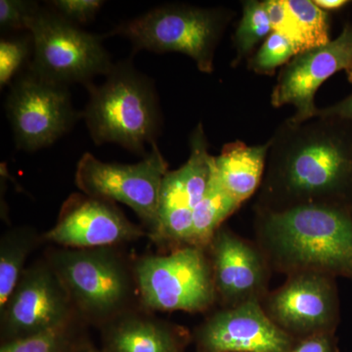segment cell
<instances>
[{"label":"cell","instance_id":"cell-1","mask_svg":"<svg viewBox=\"0 0 352 352\" xmlns=\"http://www.w3.org/2000/svg\"><path fill=\"white\" fill-rule=\"evenodd\" d=\"M268 141L256 210L280 212L314 204L352 207V120L288 119Z\"/></svg>","mask_w":352,"mask_h":352},{"label":"cell","instance_id":"cell-2","mask_svg":"<svg viewBox=\"0 0 352 352\" xmlns=\"http://www.w3.org/2000/svg\"><path fill=\"white\" fill-rule=\"evenodd\" d=\"M256 210V243L271 270L352 280V207L314 204Z\"/></svg>","mask_w":352,"mask_h":352},{"label":"cell","instance_id":"cell-3","mask_svg":"<svg viewBox=\"0 0 352 352\" xmlns=\"http://www.w3.org/2000/svg\"><path fill=\"white\" fill-rule=\"evenodd\" d=\"M89 98L82 113L96 146L113 143L144 157L157 144L163 115L156 87L129 60L115 63L100 85H87Z\"/></svg>","mask_w":352,"mask_h":352},{"label":"cell","instance_id":"cell-4","mask_svg":"<svg viewBox=\"0 0 352 352\" xmlns=\"http://www.w3.org/2000/svg\"><path fill=\"white\" fill-rule=\"evenodd\" d=\"M234 16V11L224 7L164 4L120 23L108 36L129 39L134 52L182 53L201 73L212 74L217 45Z\"/></svg>","mask_w":352,"mask_h":352},{"label":"cell","instance_id":"cell-5","mask_svg":"<svg viewBox=\"0 0 352 352\" xmlns=\"http://www.w3.org/2000/svg\"><path fill=\"white\" fill-rule=\"evenodd\" d=\"M28 32L34 41L28 69L46 80L87 87L95 76H107L115 66L104 47V36L83 31L51 8L39 7Z\"/></svg>","mask_w":352,"mask_h":352},{"label":"cell","instance_id":"cell-6","mask_svg":"<svg viewBox=\"0 0 352 352\" xmlns=\"http://www.w3.org/2000/svg\"><path fill=\"white\" fill-rule=\"evenodd\" d=\"M135 278L146 307L160 311H205L217 300L206 249L183 245L168 254L141 258Z\"/></svg>","mask_w":352,"mask_h":352},{"label":"cell","instance_id":"cell-7","mask_svg":"<svg viewBox=\"0 0 352 352\" xmlns=\"http://www.w3.org/2000/svg\"><path fill=\"white\" fill-rule=\"evenodd\" d=\"M168 162L157 144L133 164L104 163L85 153L76 166V184L87 196L120 201L131 208L156 239L162 185Z\"/></svg>","mask_w":352,"mask_h":352},{"label":"cell","instance_id":"cell-8","mask_svg":"<svg viewBox=\"0 0 352 352\" xmlns=\"http://www.w3.org/2000/svg\"><path fill=\"white\" fill-rule=\"evenodd\" d=\"M6 112L16 147L29 153L54 144L82 117L74 108L68 85L28 69L11 83Z\"/></svg>","mask_w":352,"mask_h":352},{"label":"cell","instance_id":"cell-9","mask_svg":"<svg viewBox=\"0 0 352 352\" xmlns=\"http://www.w3.org/2000/svg\"><path fill=\"white\" fill-rule=\"evenodd\" d=\"M50 265L72 302L90 316H110L131 295L129 273L108 247L64 250L53 254Z\"/></svg>","mask_w":352,"mask_h":352},{"label":"cell","instance_id":"cell-10","mask_svg":"<svg viewBox=\"0 0 352 352\" xmlns=\"http://www.w3.org/2000/svg\"><path fill=\"white\" fill-rule=\"evenodd\" d=\"M261 305L271 320L295 340L335 333L340 322L336 278L322 273L288 275L285 283L270 292Z\"/></svg>","mask_w":352,"mask_h":352},{"label":"cell","instance_id":"cell-11","mask_svg":"<svg viewBox=\"0 0 352 352\" xmlns=\"http://www.w3.org/2000/svg\"><path fill=\"white\" fill-rule=\"evenodd\" d=\"M186 163L164 176L156 238L184 245H190L194 210L207 193L214 173V156L208 151L210 145L201 122L192 131Z\"/></svg>","mask_w":352,"mask_h":352},{"label":"cell","instance_id":"cell-12","mask_svg":"<svg viewBox=\"0 0 352 352\" xmlns=\"http://www.w3.org/2000/svg\"><path fill=\"white\" fill-rule=\"evenodd\" d=\"M352 68V24L346 23L337 38L328 44L307 50L285 65L278 75L271 94L274 108L292 105V122H302L314 118L315 94L326 80L339 72Z\"/></svg>","mask_w":352,"mask_h":352},{"label":"cell","instance_id":"cell-13","mask_svg":"<svg viewBox=\"0 0 352 352\" xmlns=\"http://www.w3.org/2000/svg\"><path fill=\"white\" fill-rule=\"evenodd\" d=\"M71 298L51 265L36 264L25 270L1 311L6 340L65 327Z\"/></svg>","mask_w":352,"mask_h":352},{"label":"cell","instance_id":"cell-14","mask_svg":"<svg viewBox=\"0 0 352 352\" xmlns=\"http://www.w3.org/2000/svg\"><path fill=\"white\" fill-rule=\"evenodd\" d=\"M207 249L215 293L222 307L263 302L270 293L268 283L272 270L256 243L222 226Z\"/></svg>","mask_w":352,"mask_h":352},{"label":"cell","instance_id":"cell-15","mask_svg":"<svg viewBox=\"0 0 352 352\" xmlns=\"http://www.w3.org/2000/svg\"><path fill=\"white\" fill-rule=\"evenodd\" d=\"M196 338L200 352H288L296 340L271 320L261 302L222 307Z\"/></svg>","mask_w":352,"mask_h":352},{"label":"cell","instance_id":"cell-16","mask_svg":"<svg viewBox=\"0 0 352 352\" xmlns=\"http://www.w3.org/2000/svg\"><path fill=\"white\" fill-rule=\"evenodd\" d=\"M112 201L74 196L65 204L56 226L45 234L50 242L75 249H97L145 236Z\"/></svg>","mask_w":352,"mask_h":352},{"label":"cell","instance_id":"cell-17","mask_svg":"<svg viewBox=\"0 0 352 352\" xmlns=\"http://www.w3.org/2000/svg\"><path fill=\"white\" fill-rule=\"evenodd\" d=\"M270 147V141L251 146L237 140L227 143L219 156H214L217 182L241 206L261 188Z\"/></svg>","mask_w":352,"mask_h":352},{"label":"cell","instance_id":"cell-18","mask_svg":"<svg viewBox=\"0 0 352 352\" xmlns=\"http://www.w3.org/2000/svg\"><path fill=\"white\" fill-rule=\"evenodd\" d=\"M183 347L173 329L145 317H124L104 333L105 352H183Z\"/></svg>","mask_w":352,"mask_h":352},{"label":"cell","instance_id":"cell-19","mask_svg":"<svg viewBox=\"0 0 352 352\" xmlns=\"http://www.w3.org/2000/svg\"><path fill=\"white\" fill-rule=\"evenodd\" d=\"M288 25L285 36L291 39L300 53L330 43L332 16L312 0H285Z\"/></svg>","mask_w":352,"mask_h":352},{"label":"cell","instance_id":"cell-20","mask_svg":"<svg viewBox=\"0 0 352 352\" xmlns=\"http://www.w3.org/2000/svg\"><path fill=\"white\" fill-rule=\"evenodd\" d=\"M240 208V204L224 191L212 173L207 193L194 210L190 245L207 249L223 222Z\"/></svg>","mask_w":352,"mask_h":352},{"label":"cell","instance_id":"cell-21","mask_svg":"<svg viewBox=\"0 0 352 352\" xmlns=\"http://www.w3.org/2000/svg\"><path fill=\"white\" fill-rule=\"evenodd\" d=\"M36 243V233L13 229L0 241V311L4 309L24 273L25 259Z\"/></svg>","mask_w":352,"mask_h":352},{"label":"cell","instance_id":"cell-22","mask_svg":"<svg viewBox=\"0 0 352 352\" xmlns=\"http://www.w3.org/2000/svg\"><path fill=\"white\" fill-rule=\"evenodd\" d=\"M273 32L264 1L247 0L243 2V15L233 36L236 56L232 67L249 60L256 47Z\"/></svg>","mask_w":352,"mask_h":352},{"label":"cell","instance_id":"cell-23","mask_svg":"<svg viewBox=\"0 0 352 352\" xmlns=\"http://www.w3.org/2000/svg\"><path fill=\"white\" fill-rule=\"evenodd\" d=\"M34 53L31 32L2 36L0 41V87L10 85L29 68Z\"/></svg>","mask_w":352,"mask_h":352},{"label":"cell","instance_id":"cell-24","mask_svg":"<svg viewBox=\"0 0 352 352\" xmlns=\"http://www.w3.org/2000/svg\"><path fill=\"white\" fill-rule=\"evenodd\" d=\"M298 54L295 44L284 34L273 32L248 60V69L259 76H274Z\"/></svg>","mask_w":352,"mask_h":352},{"label":"cell","instance_id":"cell-25","mask_svg":"<svg viewBox=\"0 0 352 352\" xmlns=\"http://www.w3.org/2000/svg\"><path fill=\"white\" fill-rule=\"evenodd\" d=\"M69 338L67 326L29 337L6 340L0 352H68Z\"/></svg>","mask_w":352,"mask_h":352},{"label":"cell","instance_id":"cell-26","mask_svg":"<svg viewBox=\"0 0 352 352\" xmlns=\"http://www.w3.org/2000/svg\"><path fill=\"white\" fill-rule=\"evenodd\" d=\"M38 2L27 0L0 1V30L2 34L28 32L30 22L38 12Z\"/></svg>","mask_w":352,"mask_h":352},{"label":"cell","instance_id":"cell-27","mask_svg":"<svg viewBox=\"0 0 352 352\" xmlns=\"http://www.w3.org/2000/svg\"><path fill=\"white\" fill-rule=\"evenodd\" d=\"M47 6L75 25L87 24L94 19L105 1L102 0H53Z\"/></svg>","mask_w":352,"mask_h":352},{"label":"cell","instance_id":"cell-28","mask_svg":"<svg viewBox=\"0 0 352 352\" xmlns=\"http://www.w3.org/2000/svg\"><path fill=\"white\" fill-rule=\"evenodd\" d=\"M288 352H338L335 333H321L296 340Z\"/></svg>","mask_w":352,"mask_h":352},{"label":"cell","instance_id":"cell-29","mask_svg":"<svg viewBox=\"0 0 352 352\" xmlns=\"http://www.w3.org/2000/svg\"><path fill=\"white\" fill-rule=\"evenodd\" d=\"M347 80L352 85V68L346 72ZM315 117H339L352 120V91L351 94L333 105L317 109Z\"/></svg>","mask_w":352,"mask_h":352},{"label":"cell","instance_id":"cell-30","mask_svg":"<svg viewBox=\"0 0 352 352\" xmlns=\"http://www.w3.org/2000/svg\"><path fill=\"white\" fill-rule=\"evenodd\" d=\"M314 2L322 10L327 11L329 13L340 10L351 3V1L347 0H314Z\"/></svg>","mask_w":352,"mask_h":352},{"label":"cell","instance_id":"cell-31","mask_svg":"<svg viewBox=\"0 0 352 352\" xmlns=\"http://www.w3.org/2000/svg\"><path fill=\"white\" fill-rule=\"evenodd\" d=\"M78 352H105L102 349V351H99V349H94V347H83V349H80Z\"/></svg>","mask_w":352,"mask_h":352}]
</instances>
